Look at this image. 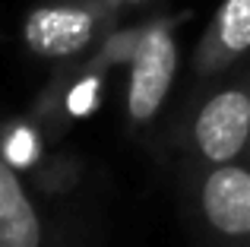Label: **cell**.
Listing matches in <instances>:
<instances>
[{
  "label": "cell",
  "instance_id": "6da1fadb",
  "mask_svg": "<svg viewBox=\"0 0 250 247\" xmlns=\"http://www.w3.org/2000/svg\"><path fill=\"white\" fill-rule=\"evenodd\" d=\"M111 0H44L25 16L22 38L38 57H73L95 41Z\"/></svg>",
  "mask_w": 250,
  "mask_h": 247
},
{
  "label": "cell",
  "instance_id": "7a4b0ae2",
  "mask_svg": "<svg viewBox=\"0 0 250 247\" xmlns=\"http://www.w3.org/2000/svg\"><path fill=\"white\" fill-rule=\"evenodd\" d=\"M177 73V44L168 25L146 29L133 44L127 86V111L133 121H149L168 99Z\"/></svg>",
  "mask_w": 250,
  "mask_h": 247
},
{
  "label": "cell",
  "instance_id": "3957f363",
  "mask_svg": "<svg viewBox=\"0 0 250 247\" xmlns=\"http://www.w3.org/2000/svg\"><path fill=\"white\" fill-rule=\"evenodd\" d=\"M200 152L215 165H228L250 140V92L222 89L200 108L193 124Z\"/></svg>",
  "mask_w": 250,
  "mask_h": 247
},
{
  "label": "cell",
  "instance_id": "277c9868",
  "mask_svg": "<svg viewBox=\"0 0 250 247\" xmlns=\"http://www.w3.org/2000/svg\"><path fill=\"white\" fill-rule=\"evenodd\" d=\"M203 212L222 235H250V171L219 165L203 184Z\"/></svg>",
  "mask_w": 250,
  "mask_h": 247
},
{
  "label": "cell",
  "instance_id": "5b68a950",
  "mask_svg": "<svg viewBox=\"0 0 250 247\" xmlns=\"http://www.w3.org/2000/svg\"><path fill=\"white\" fill-rule=\"evenodd\" d=\"M244 51H250V0H222L209 32L203 35L200 63L222 67Z\"/></svg>",
  "mask_w": 250,
  "mask_h": 247
},
{
  "label": "cell",
  "instance_id": "8992f818",
  "mask_svg": "<svg viewBox=\"0 0 250 247\" xmlns=\"http://www.w3.org/2000/svg\"><path fill=\"white\" fill-rule=\"evenodd\" d=\"M42 225L16 171L0 159V247H38Z\"/></svg>",
  "mask_w": 250,
  "mask_h": 247
},
{
  "label": "cell",
  "instance_id": "52a82bcc",
  "mask_svg": "<svg viewBox=\"0 0 250 247\" xmlns=\"http://www.w3.org/2000/svg\"><path fill=\"white\" fill-rule=\"evenodd\" d=\"M111 3H114V6H117V3H136V0H111Z\"/></svg>",
  "mask_w": 250,
  "mask_h": 247
}]
</instances>
